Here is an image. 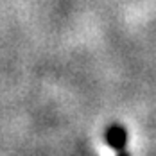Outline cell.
<instances>
[{"label": "cell", "instance_id": "obj_2", "mask_svg": "<svg viewBox=\"0 0 156 156\" xmlns=\"http://www.w3.org/2000/svg\"><path fill=\"white\" fill-rule=\"evenodd\" d=\"M117 156H129V153H127V149H120V151H117Z\"/></svg>", "mask_w": 156, "mask_h": 156}, {"label": "cell", "instance_id": "obj_1", "mask_svg": "<svg viewBox=\"0 0 156 156\" xmlns=\"http://www.w3.org/2000/svg\"><path fill=\"white\" fill-rule=\"evenodd\" d=\"M104 144L113 151H120L127 147V129L119 122H113L104 131Z\"/></svg>", "mask_w": 156, "mask_h": 156}]
</instances>
